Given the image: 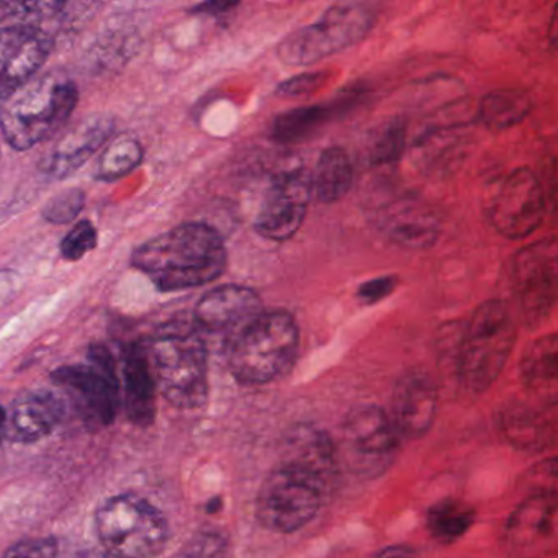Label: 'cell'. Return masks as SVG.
<instances>
[{
  "label": "cell",
  "instance_id": "obj_1",
  "mask_svg": "<svg viewBox=\"0 0 558 558\" xmlns=\"http://www.w3.org/2000/svg\"><path fill=\"white\" fill-rule=\"evenodd\" d=\"M130 260L159 292H179L217 280L227 269L228 256L217 230L184 223L136 247Z\"/></svg>",
  "mask_w": 558,
  "mask_h": 558
},
{
  "label": "cell",
  "instance_id": "obj_2",
  "mask_svg": "<svg viewBox=\"0 0 558 558\" xmlns=\"http://www.w3.org/2000/svg\"><path fill=\"white\" fill-rule=\"evenodd\" d=\"M80 93L68 77L45 74L0 104V130L5 142L27 151L53 138L73 116Z\"/></svg>",
  "mask_w": 558,
  "mask_h": 558
},
{
  "label": "cell",
  "instance_id": "obj_3",
  "mask_svg": "<svg viewBox=\"0 0 558 558\" xmlns=\"http://www.w3.org/2000/svg\"><path fill=\"white\" fill-rule=\"evenodd\" d=\"M145 349L156 388L172 407H204L208 398V357L197 326L165 329Z\"/></svg>",
  "mask_w": 558,
  "mask_h": 558
},
{
  "label": "cell",
  "instance_id": "obj_4",
  "mask_svg": "<svg viewBox=\"0 0 558 558\" xmlns=\"http://www.w3.org/2000/svg\"><path fill=\"white\" fill-rule=\"evenodd\" d=\"M299 352V326L286 312L260 313L236 332L230 368L241 384L264 385L290 371Z\"/></svg>",
  "mask_w": 558,
  "mask_h": 558
},
{
  "label": "cell",
  "instance_id": "obj_5",
  "mask_svg": "<svg viewBox=\"0 0 558 558\" xmlns=\"http://www.w3.org/2000/svg\"><path fill=\"white\" fill-rule=\"evenodd\" d=\"M515 341V325L499 300L483 303L466 323L459 345V378L472 393L488 390L501 374Z\"/></svg>",
  "mask_w": 558,
  "mask_h": 558
},
{
  "label": "cell",
  "instance_id": "obj_6",
  "mask_svg": "<svg viewBox=\"0 0 558 558\" xmlns=\"http://www.w3.org/2000/svg\"><path fill=\"white\" fill-rule=\"evenodd\" d=\"M100 545L120 558H155L169 541L165 514L132 493L107 498L96 511Z\"/></svg>",
  "mask_w": 558,
  "mask_h": 558
},
{
  "label": "cell",
  "instance_id": "obj_7",
  "mask_svg": "<svg viewBox=\"0 0 558 558\" xmlns=\"http://www.w3.org/2000/svg\"><path fill=\"white\" fill-rule=\"evenodd\" d=\"M375 11L365 4H338L315 24L292 32L277 47L287 66H310L354 47L374 28Z\"/></svg>",
  "mask_w": 558,
  "mask_h": 558
},
{
  "label": "cell",
  "instance_id": "obj_8",
  "mask_svg": "<svg viewBox=\"0 0 558 558\" xmlns=\"http://www.w3.org/2000/svg\"><path fill=\"white\" fill-rule=\"evenodd\" d=\"M325 496L302 473L277 465L257 492V521L269 531L290 534L305 527L318 514Z\"/></svg>",
  "mask_w": 558,
  "mask_h": 558
},
{
  "label": "cell",
  "instance_id": "obj_9",
  "mask_svg": "<svg viewBox=\"0 0 558 558\" xmlns=\"http://www.w3.org/2000/svg\"><path fill=\"white\" fill-rule=\"evenodd\" d=\"M58 387L70 391L93 426H109L120 408L119 377L116 361L104 345H93L89 365H64L51 374Z\"/></svg>",
  "mask_w": 558,
  "mask_h": 558
},
{
  "label": "cell",
  "instance_id": "obj_10",
  "mask_svg": "<svg viewBox=\"0 0 558 558\" xmlns=\"http://www.w3.org/2000/svg\"><path fill=\"white\" fill-rule=\"evenodd\" d=\"M489 223L509 240L529 236L545 217V194L537 175L514 169L493 185L486 204Z\"/></svg>",
  "mask_w": 558,
  "mask_h": 558
},
{
  "label": "cell",
  "instance_id": "obj_11",
  "mask_svg": "<svg viewBox=\"0 0 558 558\" xmlns=\"http://www.w3.org/2000/svg\"><path fill=\"white\" fill-rule=\"evenodd\" d=\"M557 241H537L512 259V289L529 325L547 318L557 300Z\"/></svg>",
  "mask_w": 558,
  "mask_h": 558
},
{
  "label": "cell",
  "instance_id": "obj_12",
  "mask_svg": "<svg viewBox=\"0 0 558 558\" xmlns=\"http://www.w3.org/2000/svg\"><path fill=\"white\" fill-rule=\"evenodd\" d=\"M342 437L349 463L364 475L384 472L400 444V434L395 429L390 414L375 404H361L349 411Z\"/></svg>",
  "mask_w": 558,
  "mask_h": 558
},
{
  "label": "cell",
  "instance_id": "obj_13",
  "mask_svg": "<svg viewBox=\"0 0 558 558\" xmlns=\"http://www.w3.org/2000/svg\"><path fill=\"white\" fill-rule=\"evenodd\" d=\"M557 493L532 492L505 525L506 551L512 558H547L557 551Z\"/></svg>",
  "mask_w": 558,
  "mask_h": 558
},
{
  "label": "cell",
  "instance_id": "obj_14",
  "mask_svg": "<svg viewBox=\"0 0 558 558\" xmlns=\"http://www.w3.org/2000/svg\"><path fill=\"white\" fill-rule=\"evenodd\" d=\"M312 194V174L306 169L277 175L257 210L254 220L257 233L277 243L290 240L305 220Z\"/></svg>",
  "mask_w": 558,
  "mask_h": 558
},
{
  "label": "cell",
  "instance_id": "obj_15",
  "mask_svg": "<svg viewBox=\"0 0 558 558\" xmlns=\"http://www.w3.org/2000/svg\"><path fill=\"white\" fill-rule=\"evenodd\" d=\"M53 47V37L37 25L0 27V104L37 77Z\"/></svg>",
  "mask_w": 558,
  "mask_h": 558
},
{
  "label": "cell",
  "instance_id": "obj_16",
  "mask_svg": "<svg viewBox=\"0 0 558 558\" xmlns=\"http://www.w3.org/2000/svg\"><path fill=\"white\" fill-rule=\"evenodd\" d=\"M279 465L295 470L328 495L338 480V449L326 430L313 424H295L280 444Z\"/></svg>",
  "mask_w": 558,
  "mask_h": 558
},
{
  "label": "cell",
  "instance_id": "obj_17",
  "mask_svg": "<svg viewBox=\"0 0 558 558\" xmlns=\"http://www.w3.org/2000/svg\"><path fill=\"white\" fill-rule=\"evenodd\" d=\"M439 407V391L426 372L411 371L398 378L391 395V423L400 436L420 439L429 433Z\"/></svg>",
  "mask_w": 558,
  "mask_h": 558
},
{
  "label": "cell",
  "instance_id": "obj_18",
  "mask_svg": "<svg viewBox=\"0 0 558 558\" xmlns=\"http://www.w3.org/2000/svg\"><path fill=\"white\" fill-rule=\"evenodd\" d=\"M374 214L377 227L401 246H430L439 233L436 215L414 195H395L378 205Z\"/></svg>",
  "mask_w": 558,
  "mask_h": 558
},
{
  "label": "cell",
  "instance_id": "obj_19",
  "mask_svg": "<svg viewBox=\"0 0 558 558\" xmlns=\"http://www.w3.org/2000/svg\"><path fill=\"white\" fill-rule=\"evenodd\" d=\"M263 313L259 295L250 287L223 286L210 290L195 306V325L201 331L236 335Z\"/></svg>",
  "mask_w": 558,
  "mask_h": 558
},
{
  "label": "cell",
  "instance_id": "obj_20",
  "mask_svg": "<svg viewBox=\"0 0 558 558\" xmlns=\"http://www.w3.org/2000/svg\"><path fill=\"white\" fill-rule=\"evenodd\" d=\"M113 126L116 123L110 117H87L58 140L40 162V171L53 179L70 178L110 138Z\"/></svg>",
  "mask_w": 558,
  "mask_h": 558
},
{
  "label": "cell",
  "instance_id": "obj_21",
  "mask_svg": "<svg viewBox=\"0 0 558 558\" xmlns=\"http://www.w3.org/2000/svg\"><path fill=\"white\" fill-rule=\"evenodd\" d=\"M64 416V403L51 391H31L17 398L8 413L5 437L12 442L32 444L50 436Z\"/></svg>",
  "mask_w": 558,
  "mask_h": 558
},
{
  "label": "cell",
  "instance_id": "obj_22",
  "mask_svg": "<svg viewBox=\"0 0 558 558\" xmlns=\"http://www.w3.org/2000/svg\"><path fill=\"white\" fill-rule=\"evenodd\" d=\"M125 407L130 420L138 426H149L155 420L156 381L148 354L142 344H130L123 352Z\"/></svg>",
  "mask_w": 558,
  "mask_h": 558
},
{
  "label": "cell",
  "instance_id": "obj_23",
  "mask_svg": "<svg viewBox=\"0 0 558 558\" xmlns=\"http://www.w3.org/2000/svg\"><path fill=\"white\" fill-rule=\"evenodd\" d=\"M555 408L512 404L501 414L506 439L522 450H542L554 446L557 437Z\"/></svg>",
  "mask_w": 558,
  "mask_h": 558
},
{
  "label": "cell",
  "instance_id": "obj_24",
  "mask_svg": "<svg viewBox=\"0 0 558 558\" xmlns=\"http://www.w3.org/2000/svg\"><path fill=\"white\" fill-rule=\"evenodd\" d=\"M525 388L542 407H557L558 344L557 336L548 335L529 345L521 362Z\"/></svg>",
  "mask_w": 558,
  "mask_h": 558
},
{
  "label": "cell",
  "instance_id": "obj_25",
  "mask_svg": "<svg viewBox=\"0 0 558 558\" xmlns=\"http://www.w3.org/2000/svg\"><path fill=\"white\" fill-rule=\"evenodd\" d=\"M354 182V169L344 149H325L319 156L315 174L312 175L313 194L323 204L341 201Z\"/></svg>",
  "mask_w": 558,
  "mask_h": 558
},
{
  "label": "cell",
  "instance_id": "obj_26",
  "mask_svg": "<svg viewBox=\"0 0 558 558\" xmlns=\"http://www.w3.org/2000/svg\"><path fill=\"white\" fill-rule=\"evenodd\" d=\"M352 99H354V94H351L348 100H341V102H335L331 106L300 107V109H292L282 113L274 122V140L279 143H293L308 138L319 126L331 120L338 110L348 107Z\"/></svg>",
  "mask_w": 558,
  "mask_h": 558
},
{
  "label": "cell",
  "instance_id": "obj_27",
  "mask_svg": "<svg viewBox=\"0 0 558 558\" xmlns=\"http://www.w3.org/2000/svg\"><path fill=\"white\" fill-rule=\"evenodd\" d=\"M527 94L519 90H495L483 97L478 119L489 130H506L518 125L531 112Z\"/></svg>",
  "mask_w": 558,
  "mask_h": 558
},
{
  "label": "cell",
  "instance_id": "obj_28",
  "mask_svg": "<svg viewBox=\"0 0 558 558\" xmlns=\"http://www.w3.org/2000/svg\"><path fill=\"white\" fill-rule=\"evenodd\" d=\"M473 522H475L473 508L457 499H442L436 502L426 514L427 531L444 544H450L462 537L472 527Z\"/></svg>",
  "mask_w": 558,
  "mask_h": 558
},
{
  "label": "cell",
  "instance_id": "obj_29",
  "mask_svg": "<svg viewBox=\"0 0 558 558\" xmlns=\"http://www.w3.org/2000/svg\"><path fill=\"white\" fill-rule=\"evenodd\" d=\"M145 158V149L138 140L132 136H122L110 143L109 148L100 156L97 166V181L113 182L129 175L133 169L138 168Z\"/></svg>",
  "mask_w": 558,
  "mask_h": 558
},
{
  "label": "cell",
  "instance_id": "obj_30",
  "mask_svg": "<svg viewBox=\"0 0 558 558\" xmlns=\"http://www.w3.org/2000/svg\"><path fill=\"white\" fill-rule=\"evenodd\" d=\"M407 130L401 120H391L375 132L368 145V159L372 165L384 166L398 161L403 155Z\"/></svg>",
  "mask_w": 558,
  "mask_h": 558
},
{
  "label": "cell",
  "instance_id": "obj_31",
  "mask_svg": "<svg viewBox=\"0 0 558 558\" xmlns=\"http://www.w3.org/2000/svg\"><path fill=\"white\" fill-rule=\"evenodd\" d=\"M86 204V194L81 189H70V191L61 192L57 197L51 198L45 205L44 218L50 223L66 225L73 221L77 215L83 211Z\"/></svg>",
  "mask_w": 558,
  "mask_h": 558
},
{
  "label": "cell",
  "instance_id": "obj_32",
  "mask_svg": "<svg viewBox=\"0 0 558 558\" xmlns=\"http://www.w3.org/2000/svg\"><path fill=\"white\" fill-rule=\"evenodd\" d=\"M97 230L89 220L80 221L61 243V256L66 260L83 259L84 256L96 250Z\"/></svg>",
  "mask_w": 558,
  "mask_h": 558
},
{
  "label": "cell",
  "instance_id": "obj_33",
  "mask_svg": "<svg viewBox=\"0 0 558 558\" xmlns=\"http://www.w3.org/2000/svg\"><path fill=\"white\" fill-rule=\"evenodd\" d=\"M0 558H58V542L53 537L25 538L8 548Z\"/></svg>",
  "mask_w": 558,
  "mask_h": 558
},
{
  "label": "cell",
  "instance_id": "obj_34",
  "mask_svg": "<svg viewBox=\"0 0 558 558\" xmlns=\"http://www.w3.org/2000/svg\"><path fill=\"white\" fill-rule=\"evenodd\" d=\"M328 81V74L322 73H305L300 76L292 77L277 87L276 94L283 99H299V97L310 96L316 93L323 84Z\"/></svg>",
  "mask_w": 558,
  "mask_h": 558
},
{
  "label": "cell",
  "instance_id": "obj_35",
  "mask_svg": "<svg viewBox=\"0 0 558 558\" xmlns=\"http://www.w3.org/2000/svg\"><path fill=\"white\" fill-rule=\"evenodd\" d=\"M397 283V277L391 276L378 277V279L368 280V282L362 283V286L359 287V300H361L362 303H367V305L378 303L380 300H384L385 296H388L393 292Z\"/></svg>",
  "mask_w": 558,
  "mask_h": 558
},
{
  "label": "cell",
  "instance_id": "obj_36",
  "mask_svg": "<svg viewBox=\"0 0 558 558\" xmlns=\"http://www.w3.org/2000/svg\"><path fill=\"white\" fill-rule=\"evenodd\" d=\"M17 274L11 270L0 272V303L8 302L17 289Z\"/></svg>",
  "mask_w": 558,
  "mask_h": 558
},
{
  "label": "cell",
  "instance_id": "obj_37",
  "mask_svg": "<svg viewBox=\"0 0 558 558\" xmlns=\"http://www.w3.org/2000/svg\"><path fill=\"white\" fill-rule=\"evenodd\" d=\"M236 5L234 2H208V4L197 5L194 12L195 14L223 15L233 11Z\"/></svg>",
  "mask_w": 558,
  "mask_h": 558
},
{
  "label": "cell",
  "instance_id": "obj_38",
  "mask_svg": "<svg viewBox=\"0 0 558 558\" xmlns=\"http://www.w3.org/2000/svg\"><path fill=\"white\" fill-rule=\"evenodd\" d=\"M410 555V548L407 547H390L381 554L375 555L374 558H407Z\"/></svg>",
  "mask_w": 558,
  "mask_h": 558
},
{
  "label": "cell",
  "instance_id": "obj_39",
  "mask_svg": "<svg viewBox=\"0 0 558 558\" xmlns=\"http://www.w3.org/2000/svg\"><path fill=\"white\" fill-rule=\"evenodd\" d=\"M77 558H120L112 551L107 550L100 545V548H90V550L83 551Z\"/></svg>",
  "mask_w": 558,
  "mask_h": 558
},
{
  "label": "cell",
  "instance_id": "obj_40",
  "mask_svg": "<svg viewBox=\"0 0 558 558\" xmlns=\"http://www.w3.org/2000/svg\"><path fill=\"white\" fill-rule=\"evenodd\" d=\"M5 427H8V413H5L4 408L0 407V446H2V440L5 437Z\"/></svg>",
  "mask_w": 558,
  "mask_h": 558
}]
</instances>
